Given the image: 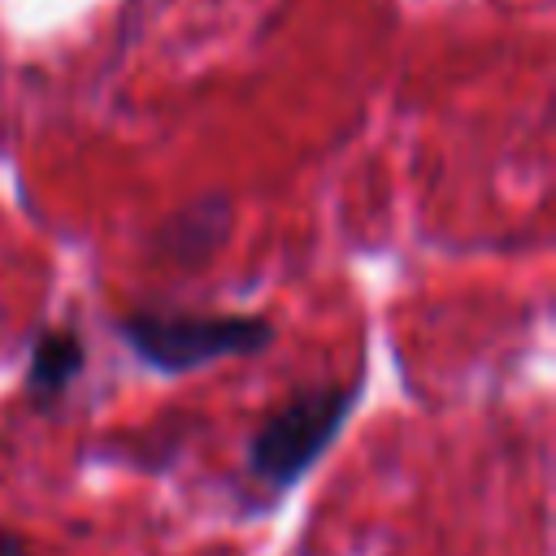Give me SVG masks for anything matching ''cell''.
Listing matches in <instances>:
<instances>
[{
  "instance_id": "cell-1",
  "label": "cell",
  "mask_w": 556,
  "mask_h": 556,
  "mask_svg": "<svg viewBox=\"0 0 556 556\" xmlns=\"http://www.w3.org/2000/svg\"><path fill=\"white\" fill-rule=\"evenodd\" d=\"M365 391V378L356 374L352 382H321V387H300L291 400H282L248 439L243 469L256 486H265L269 500L287 495L300 486L313 465L334 447L343 434L348 417L356 413Z\"/></svg>"
},
{
  "instance_id": "cell-2",
  "label": "cell",
  "mask_w": 556,
  "mask_h": 556,
  "mask_svg": "<svg viewBox=\"0 0 556 556\" xmlns=\"http://www.w3.org/2000/svg\"><path fill=\"white\" fill-rule=\"evenodd\" d=\"M117 339L156 374H191L226 356H261L274 348V321L256 313H169L135 308L117 317Z\"/></svg>"
},
{
  "instance_id": "cell-3",
  "label": "cell",
  "mask_w": 556,
  "mask_h": 556,
  "mask_svg": "<svg viewBox=\"0 0 556 556\" xmlns=\"http://www.w3.org/2000/svg\"><path fill=\"white\" fill-rule=\"evenodd\" d=\"M235 222V200L226 191H204L191 204H182L156 235V252L182 269L204 265L230 235Z\"/></svg>"
},
{
  "instance_id": "cell-4",
  "label": "cell",
  "mask_w": 556,
  "mask_h": 556,
  "mask_svg": "<svg viewBox=\"0 0 556 556\" xmlns=\"http://www.w3.org/2000/svg\"><path fill=\"white\" fill-rule=\"evenodd\" d=\"M83 365H87V343H83V334L74 326L43 330L35 339L30 365H26V395H30V404L35 408L56 404L70 391V382L83 374Z\"/></svg>"
},
{
  "instance_id": "cell-5",
  "label": "cell",
  "mask_w": 556,
  "mask_h": 556,
  "mask_svg": "<svg viewBox=\"0 0 556 556\" xmlns=\"http://www.w3.org/2000/svg\"><path fill=\"white\" fill-rule=\"evenodd\" d=\"M0 556H30V547H26L17 534H4V530H0Z\"/></svg>"
}]
</instances>
